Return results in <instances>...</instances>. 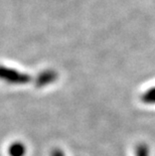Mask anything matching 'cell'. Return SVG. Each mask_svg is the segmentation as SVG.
Here are the masks:
<instances>
[{
    "instance_id": "1",
    "label": "cell",
    "mask_w": 155,
    "mask_h": 156,
    "mask_svg": "<svg viewBox=\"0 0 155 156\" xmlns=\"http://www.w3.org/2000/svg\"><path fill=\"white\" fill-rule=\"evenodd\" d=\"M0 80L8 83V84L23 85L27 84L30 81V77L27 74L21 73L17 69L0 66Z\"/></svg>"
},
{
    "instance_id": "2",
    "label": "cell",
    "mask_w": 155,
    "mask_h": 156,
    "mask_svg": "<svg viewBox=\"0 0 155 156\" xmlns=\"http://www.w3.org/2000/svg\"><path fill=\"white\" fill-rule=\"evenodd\" d=\"M57 77H58L57 73L54 71H51V69L42 72L41 74L38 75L37 78H36V81H35L36 87L42 88V87H44V86L51 84V83H54L55 80H57Z\"/></svg>"
},
{
    "instance_id": "3",
    "label": "cell",
    "mask_w": 155,
    "mask_h": 156,
    "mask_svg": "<svg viewBox=\"0 0 155 156\" xmlns=\"http://www.w3.org/2000/svg\"><path fill=\"white\" fill-rule=\"evenodd\" d=\"M26 152V148L24 144L20 142H14L9 147V155L10 156H24Z\"/></svg>"
},
{
    "instance_id": "4",
    "label": "cell",
    "mask_w": 155,
    "mask_h": 156,
    "mask_svg": "<svg viewBox=\"0 0 155 156\" xmlns=\"http://www.w3.org/2000/svg\"><path fill=\"white\" fill-rule=\"evenodd\" d=\"M141 100L146 104H155V87L145 92L141 97Z\"/></svg>"
},
{
    "instance_id": "5",
    "label": "cell",
    "mask_w": 155,
    "mask_h": 156,
    "mask_svg": "<svg viewBox=\"0 0 155 156\" xmlns=\"http://www.w3.org/2000/svg\"><path fill=\"white\" fill-rule=\"evenodd\" d=\"M135 156H149V149L146 144H139L135 150Z\"/></svg>"
},
{
    "instance_id": "6",
    "label": "cell",
    "mask_w": 155,
    "mask_h": 156,
    "mask_svg": "<svg viewBox=\"0 0 155 156\" xmlns=\"http://www.w3.org/2000/svg\"><path fill=\"white\" fill-rule=\"evenodd\" d=\"M51 156H65V153L61 150V149L57 148V149H54V150H52Z\"/></svg>"
}]
</instances>
